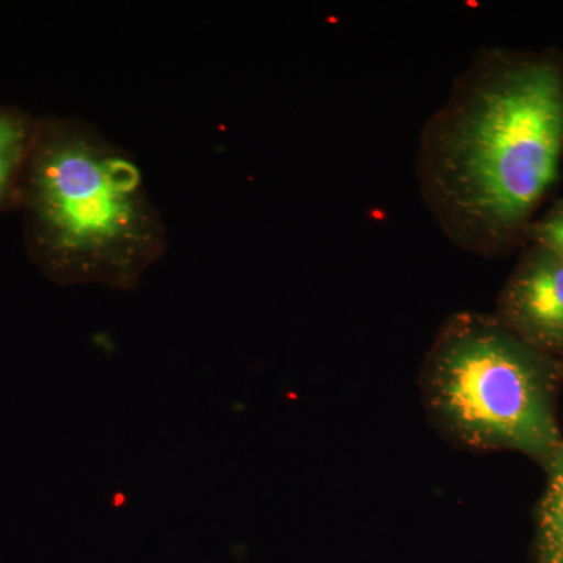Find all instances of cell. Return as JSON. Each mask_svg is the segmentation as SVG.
Returning a JSON list of instances; mask_svg holds the SVG:
<instances>
[{
  "label": "cell",
  "instance_id": "cell-1",
  "mask_svg": "<svg viewBox=\"0 0 563 563\" xmlns=\"http://www.w3.org/2000/svg\"><path fill=\"white\" fill-rule=\"evenodd\" d=\"M562 155V66L484 49L422 129V201L451 243L493 257L528 236Z\"/></svg>",
  "mask_w": 563,
  "mask_h": 563
},
{
  "label": "cell",
  "instance_id": "cell-2",
  "mask_svg": "<svg viewBox=\"0 0 563 563\" xmlns=\"http://www.w3.org/2000/svg\"><path fill=\"white\" fill-rule=\"evenodd\" d=\"M563 363L504 328L461 312L437 333L421 369L426 409L440 431L474 451H514L543 465L563 444Z\"/></svg>",
  "mask_w": 563,
  "mask_h": 563
},
{
  "label": "cell",
  "instance_id": "cell-3",
  "mask_svg": "<svg viewBox=\"0 0 563 563\" xmlns=\"http://www.w3.org/2000/svg\"><path fill=\"white\" fill-rule=\"evenodd\" d=\"M31 207L52 251L84 277L125 280L150 257L139 169L81 133L47 140L32 163Z\"/></svg>",
  "mask_w": 563,
  "mask_h": 563
},
{
  "label": "cell",
  "instance_id": "cell-4",
  "mask_svg": "<svg viewBox=\"0 0 563 563\" xmlns=\"http://www.w3.org/2000/svg\"><path fill=\"white\" fill-rule=\"evenodd\" d=\"M504 328L563 363V257L533 244L521 255L493 313Z\"/></svg>",
  "mask_w": 563,
  "mask_h": 563
},
{
  "label": "cell",
  "instance_id": "cell-5",
  "mask_svg": "<svg viewBox=\"0 0 563 563\" xmlns=\"http://www.w3.org/2000/svg\"><path fill=\"white\" fill-rule=\"evenodd\" d=\"M542 466L547 485L537 509V562L563 563V444Z\"/></svg>",
  "mask_w": 563,
  "mask_h": 563
},
{
  "label": "cell",
  "instance_id": "cell-6",
  "mask_svg": "<svg viewBox=\"0 0 563 563\" xmlns=\"http://www.w3.org/2000/svg\"><path fill=\"white\" fill-rule=\"evenodd\" d=\"M27 150L24 122L0 111V201L5 198Z\"/></svg>",
  "mask_w": 563,
  "mask_h": 563
},
{
  "label": "cell",
  "instance_id": "cell-7",
  "mask_svg": "<svg viewBox=\"0 0 563 563\" xmlns=\"http://www.w3.org/2000/svg\"><path fill=\"white\" fill-rule=\"evenodd\" d=\"M528 239L563 257V199L554 203L540 220L533 221Z\"/></svg>",
  "mask_w": 563,
  "mask_h": 563
}]
</instances>
